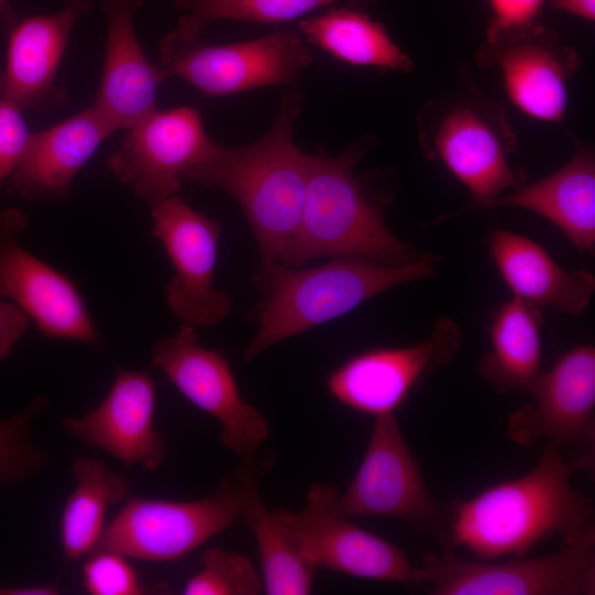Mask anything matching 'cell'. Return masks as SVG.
<instances>
[{"label":"cell","instance_id":"6da1fadb","mask_svg":"<svg viewBox=\"0 0 595 595\" xmlns=\"http://www.w3.org/2000/svg\"><path fill=\"white\" fill-rule=\"evenodd\" d=\"M593 456L566 461L551 444L527 474L453 501L442 541L480 560L526 556L538 543L574 538L593 523V501L571 485L572 474Z\"/></svg>","mask_w":595,"mask_h":595},{"label":"cell","instance_id":"7a4b0ae2","mask_svg":"<svg viewBox=\"0 0 595 595\" xmlns=\"http://www.w3.org/2000/svg\"><path fill=\"white\" fill-rule=\"evenodd\" d=\"M302 108L299 93L286 91L272 127L240 147L212 143L182 176L229 194L240 206L260 252L259 285L294 236L302 216L307 158L294 142V121Z\"/></svg>","mask_w":595,"mask_h":595},{"label":"cell","instance_id":"3957f363","mask_svg":"<svg viewBox=\"0 0 595 595\" xmlns=\"http://www.w3.org/2000/svg\"><path fill=\"white\" fill-rule=\"evenodd\" d=\"M366 138L338 155L307 153V181L299 227L278 262L298 268L323 257H357L385 264L439 260L402 241L385 224L390 197L379 194L356 164L369 149Z\"/></svg>","mask_w":595,"mask_h":595},{"label":"cell","instance_id":"277c9868","mask_svg":"<svg viewBox=\"0 0 595 595\" xmlns=\"http://www.w3.org/2000/svg\"><path fill=\"white\" fill-rule=\"evenodd\" d=\"M437 261L391 266L333 257L309 269L275 262L259 284V327L245 350V360H253L274 344L343 316L394 286L433 277Z\"/></svg>","mask_w":595,"mask_h":595},{"label":"cell","instance_id":"5b68a950","mask_svg":"<svg viewBox=\"0 0 595 595\" xmlns=\"http://www.w3.org/2000/svg\"><path fill=\"white\" fill-rule=\"evenodd\" d=\"M419 142L430 160L441 162L472 194L470 205L458 215L491 208L507 190L524 184L510 155L517 136L504 107L462 76L458 88L424 104L419 116Z\"/></svg>","mask_w":595,"mask_h":595},{"label":"cell","instance_id":"8992f818","mask_svg":"<svg viewBox=\"0 0 595 595\" xmlns=\"http://www.w3.org/2000/svg\"><path fill=\"white\" fill-rule=\"evenodd\" d=\"M419 587L432 595H593L595 528L539 558L464 561L454 548L424 556Z\"/></svg>","mask_w":595,"mask_h":595},{"label":"cell","instance_id":"52a82bcc","mask_svg":"<svg viewBox=\"0 0 595 595\" xmlns=\"http://www.w3.org/2000/svg\"><path fill=\"white\" fill-rule=\"evenodd\" d=\"M160 66L206 96L223 97L256 88L295 85L313 62L299 31L281 30L228 44L170 31L160 43Z\"/></svg>","mask_w":595,"mask_h":595},{"label":"cell","instance_id":"ba28073f","mask_svg":"<svg viewBox=\"0 0 595 595\" xmlns=\"http://www.w3.org/2000/svg\"><path fill=\"white\" fill-rule=\"evenodd\" d=\"M236 475L208 497L191 501L131 498L105 527L96 550L147 561H173L230 527L240 516Z\"/></svg>","mask_w":595,"mask_h":595},{"label":"cell","instance_id":"9c48e42d","mask_svg":"<svg viewBox=\"0 0 595 595\" xmlns=\"http://www.w3.org/2000/svg\"><path fill=\"white\" fill-rule=\"evenodd\" d=\"M337 509L346 517H383L443 538L448 510L426 487L419 459L407 444L397 416L375 418L363 461Z\"/></svg>","mask_w":595,"mask_h":595},{"label":"cell","instance_id":"30bf717a","mask_svg":"<svg viewBox=\"0 0 595 595\" xmlns=\"http://www.w3.org/2000/svg\"><path fill=\"white\" fill-rule=\"evenodd\" d=\"M339 491L315 483L300 511L277 508L273 515L296 537L316 567L360 578L419 585L415 566L397 545L364 530L337 509Z\"/></svg>","mask_w":595,"mask_h":595},{"label":"cell","instance_id":"8fae6325","mask_svg":"<svg viewBox=\"0 0 595 595\" xmlns=\"http://www.w3.org/2000/svg\"><path fill=\"white\" fill-rule=\"evenodd\" d=\"M151 363L186 399L220 423L226 448L240 461L257 455L270 436L268 422L241 398L229 363L199 344L195 327L183 324L174 335L159 339Z\"/></svg>","mask_w":595,"mask_h":595},{"label":"cell","instance_id":"7c38bea8","mask_svg":"<svg viewBox=\"0 0 595 595\" xmlns=\"http://www.w3.org/2000/svg\"><path fill=\"white\" fill-rule=\"evenodd\" d=\"M148 205L152 235L163 245L175 271L166 285L167 307L185 325H217L231 311L229 295L213 283L220 224L177 194Z\"/></svg>","mask_w":595,"mask_h":595},{"label":"cell","instance_id":"4fadbf2b","mask_svg":"<svg viewBox=\"0 0 595 595\" xmlns=\"http://www.w3.org/2000/svg\"><path fill=\"white\" fill-rule=\"evenodd\" d=\"M463 336L448 316L439 317L429 336L408 347L358 353L328 376L331 394L345 407L371 416L394 413L425 377L448 366Z\"/></svg>","mask_w":595,"mask_h":595},{"label":"cell","instance_id":"5bb4252c","mask_svg":"<svg viewBox=\"0 0 595 595\" xmlns=\"http://www.w3.org/2000/svg\"><path fill=\"white\" fill-rule=\"evenodd\" d=\"M26 226L15 208L0 214V298L19 305L46 338L97 345L98 329L77 285L20 245Z\"/></svg>","mask_w":595,"mask_h":595},{"label":"cell","instance_id":"9a60e30c","mask_svg":"<svg viewBox=\"0 0 595 595\" xmlns=\"http://www.w3.org/2000/svg\"><path fill=\"white\" fill-rule=\"evenodd\" d=\"M127 130L107 165L148 204L176 195L183 174L213 143L199 110L187 106L155 109Z\"/></svg>","mask_w":595,"mask_h":595},{"label":"cell","instance_id":"2e32d148","mask_svg":"<svg viewBox=\"0 0 595 595\" xmlns=\"http://www.w3.org/2000/svg\"><path fill=\"white\" fill-rule=\"evenodd\" d=\"M528 391L532 402L510 414L512 442L531 446L548 441L558 448L595 443V348L576 345L541 371Z\"/></svg>","mask_w":595,"mask_h":595},{"label":"cell","instance_id":"e0dca14e","mask_svg":"<svg viewBox=\"0 0 595 595\" xmlns=\"http://www.w3.org/2000/svg\"><path fill=\"white\" fill-rule=\"evenodd\" d=\"M477 61L500 71L507 97L524 115L563 123L567 83L577 72L580 58L555 32L542 24L523 34L485 43Z\"/></svg>","mask_w":595,"mask_h":595},{"label":"cell","instance_id":"ac0fdd59","mask_svg":"<svg viewBox=\"0 0 595 595\" xmlns=\"http://www.w3.org/2000/svg\"><path fill=\"white\" fill-rule=\"evenodd\" d=\"M90 9L91 0H64L56 12L18 22L9 32L0 99L20 110L62 108L67 93L56 84V74L76 22Z\"/></svg>","mask_w":595,"mask_h":595},{"label":"cell","instance_id":"d6986e66","mask_svg":"<svg viewBox=\"0 0 595 595\" xmlns=\"http://www.w3.org/2000/svg\"><path fill=\"white\" fill-rule=\"evenodd\" d=\"M155 385L137 370L117 374L104 401L93 411L63 421L66 432L127 465L158 468L166 456L163 435L154 426Z\"/></svg>","mask_w":595,"mask_h":595},{"label":"cell","instance_id":"ffe728a7","mask_svg":"<svg viewBox=\"0 0 595 595\" xmlns=\"http://www.w3.org/2000/svg\"><path fill=\"white\" fill-rule=\"evenodd\" d=\"M142 0H101L107 41L99 88L91 105L118 131L158 109L156 91L169 78L145 55L133 25Z\"/></svg>","mask_w":595,"mask_h":595},{"label":"cell","instance_id":"44dd1931","mask_svg":"<svg viewBox=\"0 0 595 595\" xmlns=\"http://www.w3.org/2000/svg\"><path fill=\"white\" fill-rule=\"evenodd\" d=\"M116 130L93 107L31 134L26 151L7 182L24 199L64 202L69 187L101 142Z\"/></svg>","mask_w":595,"mask_h":595},{"label":"cell","instance_id":"7402d4cb","mask_svg":"<svg viewBox=\"0 0 595 595\" xmlns=\"http://www.w3.org/2000/svg\"><path fill=\"white\" fill-rule=\"evenodd\" d=\"M487 248L515 298L540 309L583 316L595 291L593 273L566 270L540 244L504 229L489 235Z\"/></svg>","mask_w":595,"mask_h":595},{"label":"cell","instance_id":"603a6c76","mask_svg":"<svg viewBox=\"0 0 595 595\" xmlns=\"http://www.w3.org/2000/svg\"><path fill=\"white\" fill-rule=\"evenodd\" d=\"M575 141L573 156L548 176L499 196L493 207H518L556 226L580 251H595V155Z\"/></svg>","mask_w":595,"mask_h":595},{"label":"cell","instance_id":"cb8c5ba5","mask_svg":"<svg viewBox=\"0 0 595 595\" xmlns=\"http://www.w3.org/2000/svg\"><path fill=\"white\" fill-rule=\"evenodd\" d=\"M256 458L241 459L235 475L240 487V516L256 539L264 594H309L317 567L296 537L261 500L258 484L269 465H258Z\"/></svg>","mask_w":595,"mask_h":595},{"label":"cell","instance_id":"d4e9b609","mask_svg":"<svg viewBox=\"0 0 595 595\" xmlns=\"http://www.w3.org/2000/svg\"><path fill=\"white\" fill-rule=\"evenodd\" d=\"M541 309L512 296L501 304L489 325L490 348L479 359L477 374L499 393L528 390L541 374Z\"/></svg>","mask_w":595,"mask_h":595},{"label":"cell","instance_id":"484cf974","mask_svg":"<svg viewBox=\"0 0 595 595\" xmlns=\"http://www.w3.org/2000/svg\"><path fill=\"white\" fill-rule=\"evenodd\" d=\"M299 32L335 60L355 67L410 72L413 63L387 29L357 8H332L324 14L302 19Z\"/></svg>","mask_w":595,"mask_h":595},{"label":"cell","instance_id":"4316f807","mask_svg":"<svg viewBox=\"0 0 595 595\" xmlns=\"http://www.w3.org/2000/svg\"><path fill=\"white\" fill-rule=\"evenodd\" d=\"M72 470L76 487L61 517L62 548L68 562L96 549L108 508L121 502L129 490L123 477L96 458L78 457Z\"/></svg>","mask_w":595,"mask_h":595},{"label":"cell","instance_id":"83f0119b","mask_svg":"<svg viewBox=\"0 0 595 595\" xmlns=\"http://www.w3.org/2000/svg\"><path fill=\"white\" fill-rule=\"evenodd\" d=\"M185 13L174 28L190 36H201L205 28L218 20L252 23H282L295 20L318 8L342 0H173ZM354 7L372 0H345Z\"/></svg>","mask_w":595,"mask_h":595},{"label":"cell","instance_id":"f1b7e54d","mask_svg":"<svg viewBox=\"0 0 595 595\" xmlns=\"http://www.w3.org/2000/svg\"><path fill=\"white\" fill-rule=\"evenodd\" d=\"M203 567L188 580L185 595H258L264 593L262 575L240 553L221 548L207 549Z\"/></svg>","mask_w":595,"mask_h":595},{"label":"cell","instance_id":"f546056e","mask_svg":"<svg viewBox=\"0 0 595 595\" xmlns=\"http://www.w3.org/2000/svg\"><path fill=\"white\" fill-rule=\"evenodd\" d=\"M46 404L34 399L21 412L0 421V485H11L34 474L45 456L30 440V425Z\"/></svg>","mask_w":595,"mask_h":595},{"label":"cell","instance_id":"4dcf8cb0","mask_svg":"<svg viewBox=\"0 0 595 595\" xmlns=\"http://www.w3.org/2000/svg\"><path fill=\"white\" fill-rule=\"evenodd\" d=\"M84 587L93 595H139L147 592L127 556L96 550L83 567Z\"/></svg>","mask_w":595,"mask_h":595},{"label":"cell","instance_id":"1f68e13d","mask_svg":"<svg viewBox=\"0 0 595 595\" xmlns=\"http://www.w3.org/2000/svg\"><path fill=\"white\" fill-rule=\"evenodd\" d=\"M490 18L485 43L523 34L542 25L545 0H487Z\"/></svg>","mask_w":595,"mask_h":595},{"label":"cell","instance_id":"d6a6232c","mask_svg":"<svg viewBox=\"0 0 595 595\" xmlns=\"http://www.w3.org/2000/svg\"><path fill=\"white\" fill-rule=\"evenodd\" d=\"M21 111L0 99V191L20 164L32 134Z\"/></svg>","mask_w":595,"mask_h":595},{"label":"cell","instance_id":"836d02e7","mask_svg":"<svg viewBox=\"0 0 595 595\" xmlns=\"http://www.w3.org/2000/svg\"><path fill=\"white\" fill-rule=\"evenodd\" d=\"M31 322L30 316L19 305L0 301V361L10 354Z\"/></svg>","mask_w":595,"mask_h":595},{"label":"cell","instance_id":"e575fe53","mask_svg":"<svg viewBox=\"0 0 595 595\" xmlns=\"http://www.w3.org/2000/svg\"><path fill=\"white\" fill-rule=\"evenodd\" d=\"M552 9L587 21L595 20V0H548Z\"/></svg>","mask_w":595,"mask_h":595},{"label":"cell","instance_id":"d590c367","mask_svg":"<svg viewBox=\"0 0 595 595\" xmlns=\"http://www.w3.org/2000/svg\"><path fill=\"white\" fill-rule=\"evenodd\" d=\"M58 588L55 585L33 586H0V595H55Z\"/></svg>","mask_w":595,"mask_h":595},{"label":"cell","instance_id":"8d00e7d4","mask_svg":"<svg viewBox=\"0 0 595 595\" xmlns=\"http://www.w3.org/2000/svg\"><path fill=\"white\" fill-rule=\"evenodd\" d=\"M18 23V13L11 6L10 0H0V24L10 32Z\"/></svg>","mask_w":595,"mask_h":595}]
</instances>
